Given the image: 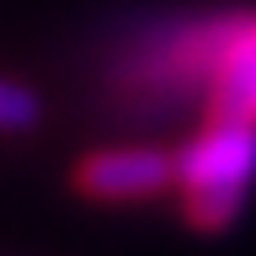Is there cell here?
I'll return each mask as SVG.
<instances>
[{
    "mask_svg": "<svg viewBox=\"0 0 256 256\" xmlns=\"http://www.w3.org/2000/svg\"><path fill=\"white\" fill-rule=\"evenodd\" d=\"M182 61L205 80L210 116L256 126V14L200 19L182 38Z\"/></svg>",
    "mask_w": 256,
    "mask_h": 256,
    "instance_id": "7a4b0ae2",
    "label": "cell"
},
{
    "mask_svg": "<svg viewBox=\"0 0 256 256\" xmlns=\"http://www.w3.org/2000/svg\"><path fill=\"white\" fill-rule=\"evenodd\" d=\"M172 154L149 144H116V149H94L74 163L70 182L80 196L102 205H126V200H149V196L172 186Z\"/></svg>",
    "mask_w": 256,
    "mask_h": 256,
    "instance_id": "3957f363",
    "label": "cell"
},
{
    "mask_svg": "<svg viewBox=\"0 0 256 256\" xmlns=\"http://www.w3.org/2000/svg\"><path fill=\"white\" fill-rule=\"evenodd\" d=\"M38 122H42V98L19 80H0V130L19 135V130H33Z\"/></svg>",
    "mask_w": 256,
    "mask_h": 256,
    "instance_id": "277c9868",
    "label": "cell"
},
{
    "mask_svg": "<svg viewBox=\"0 0 256 256\" xmlns=\"http://www.w3.org/2000/svg\"><path fill=\"white\" fill-rule=\"evenodd\" d=\"M172 186L182 191V214L191 228H228L256 182V126L210 116L205 130L172 154Z\"/></svg>",
    "mask_w": 256,
    "mask_h": 256,
    "instance_id": "6da1fadb",
    "label": "cell"
}]
</instances>
